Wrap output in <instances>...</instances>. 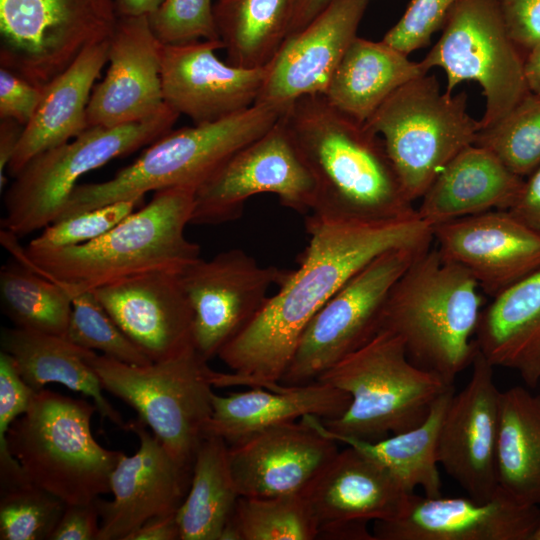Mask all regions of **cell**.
<instances>
[{
  "label": "cell",
  "mask_w": 540,
  "mask_h": 540,
  "mask_svg": "<svg viewBox=\"0 0 540 540\" xmlns=\"http://www.w3.org/2000/svg\"><path fill=\"white\" fill-rule=\"evenodd\" d=\"M180 530L176 513L156 516L132 532L126 540H177Z\"/></svg>",
  "instance_id": "49"
},
{
  "label": "cell",
  "mask_w": 540,
  "mask_h": 540,
  "mask_svg": "<svg viewBox=\"0 0 540 540\" xmlns=\"http://www.w3.org/2000/svg\"><path fill=\"white\" fill-rule=\"evenodd\" d=\"M37 391L19 375L12 358L0 353V490L28 482L12 455L7 434L12 423L24 414Z\"/></svg>",
  "instance_id": "43"
},
{
  "label": "cell",
  "mask_w": 540,
  "mask_h": 540,
  "mask_svg": "<svg viewBox=\"0 0 540 540\" xmlns=\"http://www.w3.org/2000/svg\"><path fill=\"white\" fill-rule=\"evenodd\" d=\"M1 351L13 360L22 379L35 391L49 383L62 384L94 401L97 411L118 427L128 431V423L103 395V387L90 364L93 350L83 348L66 337L19 327L3 328Z\"/></svg>",
  "instance_id": "30"
},
{
  "label": "cell",
  "mask_w": 540,
  "mask_h": 540,
  "mask_svg": "<svg viewBox=\"0 0 540 540\" xmlns=\"http://www.w3.org/2000/svg\"><path fill=\"white\" fill-rule=\"evenodd\" d=\"M369 0H332L302 30L287 37L267 64L255 103L286 110L296 100L324 95L357 31Z\"/></svg>",
  "instance_id": "20"
},
{
  "label": "cell",
  "mask_w": 540,
  "mask_h": 540,
  "mask_svg": "<svg viewBox=\"0 0 540 540\" xmlns=\"http://www.w3.org/2000/svg\"><path fill=\"white\" fill-rule=\"evenodd\" d=\"M351 397L339 388L319 380L270 390H249L212 396V414L206 435L223 438L228 445L264 429L293 422L307 415L322 420L341 416Z\"/></svg>",
  "instance_id": "26"
},
{
  "label": "cell",
  "mask_w": 540,
  "mask_h": 540,
  "mask_svg": "<svg viewBox=\"0 0 540 540\" xmlns=\"http://www.w3.org/2000/svg\"><path fill=\"white\" fill-rule=\"evenodd\" d=\"M213 8L212 0H163L147 16L163 45L218 40Z\"/></svg>",
  "instance_id": "42"
},
{
  "label": "cell",
  "mask_w": 540,
  "mask_h": 540,
  "mask_svg": "<svg viewBox=\"0 0 540 540\" xmlns=\"http://www.w3.org/2000/svg\"><path fill=\"white\" fill-rule=\"evenodd\" d=\"M195 190L173 187L152 199L103 236L79 245L32 249L1 229L2 245L13 258L60 285L71 297L150 272L180 274L200 259V247L188 240Z\"/></svg>",
  "instance_id": "2"
},
{
  "label": "cell",
  "mask_w": 540,
  "mask_h": 540,
  "mask_svg": "<svg viewBox=\"0 0 540 540\" xmlns=\"http://www.w3.org/2000/svg\"><path fill=\"white\" fill-rule=\"evenodd\" d=\"M513 42L530 51L540 44V0H499Z\"/></svg>",
  "instance_id": "46"
},
{
  "label": "cell",
  "mask_w": 540,
  "mask_h": 540,
  "mask_svg": "<svg viewBox=\"0 0 540 540\" xmlns=\"http://www.w3.org/2000/svg\"><path fill=\"white\" fill-rule=\"evenodd\" d=\"M508 211L540 234V166L524 180L520 193Z\"/></svg>",
  "instance_id": "48"
},
{
  "label": "cell",
  "mask_w": 540,
  "mask_h": 540,
  "mask_svg": "<svg viewBox=\"0 0 540 540\" xmlns=\"http://www.w3.org/2000/svg\"><path fill=\"white\" fill-rule=\"evenodd\" d=\"M530 540H540V522H539L537 528L535 529L533 535L531 536Z\"/></svg>",
  "instance_id": "55"
},
{
  "label": "cell",
  "mask_w": 540,
  "mask_h": 540,
  "mask_svg": "<svg viewBox=\"0 0 540 540\" xmlns=\"http://www.w3.org/2000/svg\"><path fill=\"white\" fill-rule=\"evenodd\" d=\"M331 1L293 0L286 38L307 26Z\"/></svg>",
  "instance_id": "51"
},
{
  "label": "cell",
  "mask_w": 540,
  "mask_h": 540,
  "mask_svg": "<svg viewBox=\"0 0 540 540\" xmlns=\"http://www.w3.org/2000/svg\"><path fill=\"white\" fill-rule=\"evenodd\" d=\"M427 249L388 250L347 281L304 328L280 384L315 381L370 341L381 329L383 310L394 284L414 258Z\"/></svg>",
  "instance_id": "13"
},
{
  "label": "cell",
  "mask_w": 540,
  "mask_h": 540,
  "mask_svg": "<svg viewBox=\"0 0 540 540\" xmlns=\"http://www.w3.org/2000/svg\"><path fill=\"white\" fill-rule=\"evenodd\" d=\"M454 386L445 390L434 402L426 419L409 430L377 441H364L327 432L321 418H301L329 438L352 446L385 467L409 492L422 488L424 495H441L438 460V439L446 410L454 395Z\"/></svg>",
  "instance_id": "32"
},
{
  "label": "cell",
  "mask_w": 540,
  "mask_h": 540,
  "mask_svg": "<svg viewBox=\"0 0 540 540\" xmlns=\"http://www.w3.org/2000/svg\"><path fill=\"white\" fill-rule=\"evenodd\" d=\"M338 451L337 441L300 419L229 445V463L240 496L271 497L303 492Z\"/></svg>",
  "instance_id": "23"
},
{
  "label": "cell",
  "mask_w": 540,
  "mask_h": 540,
  "mask_svg": "<svg viewBox=\"0 0 540 540\" xmlns=\"http://www.w3.org/2000/svg\"><path fill=\"white\" fill-rule=\"evenodd\" d=\"M437 249L496 297L540 270V234L508 210L487 211L433 227Z\"/></svg>",
  "instance_id": "21"
},
{
  "label": "cell",
  "mask_w": 540,
  "mask_h": 540,
  "mask_svg": "<svg viewBox=\"0 0 540 540\" xmlns=\"http://www.w3.org/2000/svg\"><path fill=\"white\" fill-rule=\"evenodd\" d=\"M283 113L255 103L215 122L170 130L113 178L77 185L55 221L110 203L143 199L149 191L196 190L237 151L271 129Z\"/></svg>",
  "instance_id": "5"
},
{
  "label": "cell",
  "mask_w": 540,
  "mask_h": 540,
  "mask_svg": "<svg viewBox=\"0 0 540 540\" xmlns=\"http://www.w3.org/2000/svg\"><path fill=\"white\" fill-rule=\"evenodd\" d=\"M194 348L146 365L96 352L90 364L104 390L126 402L183 467L192 469L212 414L213 370Z\"/></svg>",
  "instance_id": "8"
},
{
  "label": "cell",
  "mask_w": 540,
  "mask_h": 540,
  "mask_svg": "<svg viewBox=\"0 0 540 540\" xmlns=\"http://www.w3.org/2000/svg\"><path fill=\"white\" fill-rule=\"evenodd\" d=\"M316 380L351 397L346 411L322 420L333 435L377 441L421 424L436 399L450 386L416 366L399 336L387 329L347 355Z\"/></svg>",
  "instance_id": "7"
},
{
  "label": "cell",
  "mask_w": 540,
  "mask_h": 540,
  "mask_svg": "<svg viewBox=\"0 0 540 540\" xmlns=\"http://www.w3.org/2000/svg\"><path fill=\"white\" fill-rule=\"evenodd\" d=\"M109 40L86 49L49 82L30 121L24 126L7 171L15 177L35 156L85 131L87 107L95 80L108 61Z\"/></svg>",
  "instance_id": "28"
},
{
  "label": "cell",
  "mask_w": 540,
  "mask_h": 540,
  "mask_svg": "<svg viewBox=\"0 0 540 540\" xmlns=\"http://www.w3.org/2000/svg\"><path fill=\"white\" fill-rule=\"evenodd\" d=\"M293 0H217L214 18L226 61L266 66L286 39Z\"/></svg>",
  "instance_id": "35"
},
{
  "label": "cell",
  "mask_w": 540,
  "mask_h": 540,
  "mask_svg": "<svg viewBox=\"0 0 540 540\" xmlns=\"http://www.w3.org/2000/svg\"><path fill=\"white\" fill-rule=\"evenodd\" d=\"M66 506L31 482L0 490V539L49 540Z\"/></svg>",
  "instance_id": "39"
},
{
  "label": "cell",
  "mask_w": 540,
  "mask_h": 540,
  "mask_svg": "<svg viewBox=\"0 0 540 540\" xmlns=\"http://www.w3.org/2000/svg\"><path fill=\"white\" fill-rule=\"evenodd\" d=\"M475 342L494 367L540 382V270L513 284L483 309Z\"/></svg>",
  "instance_id": "29"
},
{
  "label": "cell",
  "mask_w": 540,
  "mask_h": 540,
  "mask_svg": "<svg viewBox=\"0 0 540 540\" xmlns=\"http://www.w3.org/2000/svg\"><path fill=\"white\" fill-rule=\"evenodd\" d=\"M303 493L319 534L322 528L343 522L393 520L414 492L376 460L346 445Z\"/></svg>",
  "instance_id": "25"
},
{
  "label": "cell",
  "mask_w": 540,
  "mask_h": 540,
  "mask_svg": "<svg viewBox=\"0 0 540 540\" xmlns=\"http://www.w3.org/2000/svg\"><path fill=\"white\" fill-rule=\"evenodd\" d=\"M496 456L498 486L540 506V396L522 386L501 392Z\"/></svg>",
  "instance_id": "33"
},
{
  "label": "cell",
  "mask_w": 540,
  "mask_h": 540,
  "mask_svg": "<svg viewBox=\"0 0 540 540\" xmlns=\"http://www.w3.org/2000/svg\"><path fill=\"white\" fill-rule=\"evenodd\" d=\"M308 245L257 316L218 353L232 370L214 371V387H280L298 340L316 312L380 254L431 247L433 227L414 214L391 219L306 218Z\"/></svg>",
  "instance_id": "1"
},
{
  "label": "cell",
  "mask_w": 540,
  "mask_h": 540,
  "mask_svg": "<svg viewBox=\"0 0 540 540\" xmlns=\"http://www.w3.org/2000/svg\"><path fill=\"white\" fill-rule=\"evenodd\" d=\"M39 87L14 72L0 69V118H10L26 126L43 95Z\"/></svg>",
  "instance_id": "45"
},
{
  "label": "cell",
  "mask_w": 540,
  "mask_h": 540,
  "mask_svg": "<svg viewBox=\"0 0 540 540\" xmlns=\"http://www.w3.org/2000/svg\"><path fill=\"white\" fill-rule=\"evenodd\" d=\"M441 37L420 61L425 72L441 68L452 94L463 81L482 87L485 110L481 129L505 117L529 93L524 60L511 39L499 0H459Z\"/></svg>",
  "instance_id": "11"
},
{
  "label": "cell",
  "mask_w": 540,
  "mask_h": 540,
  "mask_svg": "<svg viewBox=\"0 0 540 540\" xmlns=\"http://www.w3.org/2000/svg\"><path fill=\"white\" fill-rule=\"evenodd\" d=\"M539 522V506L498 487L485 501L413 493L399 517L372 532L376 540H530Z\"/></svg>",
  "instance_id": "17"
},
{
  "label": "cell",
  "mask_w": 540,
  "mask_h": 540,
  "mask_svg": "<svg viewBox=\"0 0 540 540\" xmlns=\"http://www.w3.org/2000/svg\"><path fill=\"white\" fill-rule=\"evenodd\" d=\"M0 299L3 313L16 327L66 337L72 297L14 258L1 267Z\"/></svg>",
  "instance_id": "36"
},
{
  "label": "cell",
  "mask_w": 540,
  "mask_h": 540,
  "mask_svg": "<svg viewBox=\"0 0 540 540\" xmlns=\"http://www.w3.org/2000/svg\"><path fill=\"white\" fill-rule=\"evenodd\" d=\"M139 439L131 456L120 457L110 478L112 500H95L100 515L98 540H126L147 520L174 514L185 499L192 469L180 465L140 421L128 422Z\"/></svg>",
  "instance_id": "18"
},
{
  "label": "cell",
  "mask_w": 540,
  "mask_h": 540,
  "mask_svg": "<svg viewBox=\"0 0 540 540\" xmlns=\"http://www.w3.org/2000/svg\"><path fill=\"white\" fill-rule=\"evenodd\" d=\"M262 193L276 195L284 207L300 213L311 212L315 204L313 176L282 117L195 190L190 224L217 225L237 220L245 202Z\"/></svg>",
  "instance_id": "14"
},
{
  "label": "cell",
  "mask_w": 540,
  "mask_h": 540,
  "mask_svg": "<svg viewBox=\"0 0 540 540\" xmlns=\"http://www.w3.org/2000/svg\"><path fill=\"white\" fill-rule=\"evenodd\" d=\"M96 410L88 401L42 389L7 434L26 478L67 505L92 503L110 493L111 474L123 454L94 439Z\"/></svg>",
  "instance_id": "6"
},
{
  "label": "cell",
  "mask_w": 540,
  "mask_h": 540,
  "mask_svg": "<svg viewBox=\"0 0 540 540\" xmlns=\"http://www.w3.org/2000/svg\"><path fill=\"white\" fill-rule=\"evenodd\" d=\"M162 47L147 15L118 18L109 39V68L88 103V128L146 120L164 108Z\"/></svg>",
  "instance_id": "22"
},
{
  "label": "cell",
  "mask_w": 540,
  "mask_h": 540,
  "mask_svg": "<svg viewBox=\"0 0 540 540\" xmlns=\"http://www.w3.org/2000/svg\"><path fill=\"white\" fill-rule=\"evenodd\" d=\"M118 18L114 0H0V65L44 88Z\"/></svg>",
  "instance_id": "12"
},
{
  "label": "cell",
  "mask_w": 540,
  "mask_h": 540,
  "mask_svg": "<svg viewBox=\"0 0 540 540\" xmlns=\"http://www.w3.org/2000/svg\"><path fill=\"white\" fill-rule=\"evenodd\" d=\"M218 40L163 45L161 80L164 102L195 125L221 120L253 106L267 65L242 68L222 61Z\"/></svg>",
  "instance_id": "19"
},
{
  "label": "cell",
  "mask_w": 540,
  "mask_h": 540,
  "mask_svg": "<svg viewBox=\"0 0 540 540\" xmlns=\"http://www.w3.org/2000/svg\"><path fill=\"white\" fill-rule=\"evenodd\" d=\"M179 116L166 104L146 120L89 127L74 139L35 156L4 193L1 229L19 237L53 223L83 175L151 144L172 130Z\"/></svg>",
  "instance_id": "10"
},
{
  "label": "cell",
  "mask_w": 540,
  "mask_h": 540,
  "mask_svg": "<svg viewBox=\"0 0 540 540\" xmlns=\"http://www.w3.org/2000/svg\"><path fill=\"white\" fill-rule=\"evenodd\" d=\"M66 338L83 348L98 350L103 355L125 363H152L111 318L94 290L72 296Z\"/></svg>",
  "instance_id": "40"
},
{
  "label": "cell",
  "mask_w": 540,
  "mask_h": 540,
  "mask_svg": "<svg viewBox=\"0 0 540 540\" xmlns=\"http://www.w3.org/2000/svg\"><path fill=\"white\" fill-rule=\"evenodd\" d=\"M318 526L303 492L239 496L220 540H314Z\"/></svg>",
  "instance_id": "37"
},
{
  "label": "cell",
  "mask_w": 540,
  "mask_h": 540,
  "mask_svg": "<svg viewBox=\"0 0 540 540\" xmlns=\"http://www.w3.org/2000/svg\"><path fill=\"white\" fill-rule=\"evenodd\" d=\"M474 144L521 178L530 175L540 166V97L527 93L500 121L481 129Z\"/></svg>",
  "instance_id": "38"
},
{
  "label": "cell",
  "mask_w": 540,
  "mask_h": 540,
  "mask_svg": "<svg viewBox=\"0 0 540 540\" xmlns=\"http://www.w3.org/2000/svg\"><path fill=\"white\" fill-rule=\"evenodd\" d=\"M289 270L261 266L242 249L201 258L180 274L181 286L190 303L192 344L206 360L238 335L262 310L269 290L280 285Z\"/></svg>",
  "instance_id": "15"
},
{
  "label": "cell",
  "mask_w": 540,
  "mask_h": 540,
  "mask_svg": "<svg viewBox=\"0 0 540 540\" xmlns=\"http://www.w3.org/2000/svg\"><path fill=\"white\" fill-rule=\"evenodd\" d=\"M459 0H411L399 21L384 35L383 41L409 55L426 47Z\"/></svg>",
  "instance_id": "44"
},
{
  "label": "cell",
  "mask_w": 540,
  "mask_h": 540,
  "mask_svg": "<svg viewBox=\"0 0 540 540\" xmlns=\"http://www.w3.org/2000/svg\"><path fill=\"white\" fill-rule=\"evenodd\" d=\"M239 496L228 443L206 435L195 455L188 493L176 512L180 540H220Z\"/></svg>",
  "instance_id": "34"
},
{
  "label": "cell",
  "mask_w": 540,
  "mask_h": 540,
  "mask_svg": "<svg viewBox=\"0 0 540 540\" xmlns=\"http://www.w3.org/2000/svg\"><path fill=\"white\" fill-rule=\"evenodd\" d=\"M523 183L491 151L473 144L446 164L416 210L432 227L493 208L508 210Z\"/></svg>",
  "instance_id": "27"
},
{
  "label": "cell",
  "mask_w": 540,
  "mask_h": 540,
  "mask_svg": "<svg viewBox=\"0 0 540 540\" xmlns=\"http://www.w3.org/2000/svg\"><path fill=\"white\" fill-rule=\"evenodd\" d=\"M282 118L315 182L310 214L378 220L416 213L383 140L364 123L323 95L296 100Z\"/></svg>",
  "instance_id": "3"
},
{
  "label": "cell",
  "mask_w": 540,
  "mask_h": 540,
  "mask_svg": "<svg viewBox=\"0 0 540 540\" xmlns=\"http://www.w3.org/2000/svg\"><path fill=\"white\" fill-rule=\"evenodd\" d=\"M480 291L466 269L430 247L391 289L381 329L401 338L416 366L453 384L478 352L472 337L483 311Z\"/></svg>",
  "instance_id": "4"
},
{
  "label": "cell",
  "mask_w": 540,
  "mask_h": 540,
  "mask_svg": "<svg viewBox=\"0 0 540 540\" xmlns=\"http://www.w3.org/2000/svg\"><path fill=\"white\" fill-rule=\"evenodd\" d=\"M24 126L17 121L4 118L0 123V190L3 191L7 184L5 170L15 153Z\"/></svg>",
  "instance_id": "50"
},
{
  "label": "cell",
  "mask_w": 540,
  "mask_h": 540,
  "mask_svg": "<svg viewBox=\"0 0 540 540\" xmlns=\"http://www.w3.org/2000/svg\"><path fill=\"white\" fill-rule=\"evenodd\" d=\"M163 0H114L118 17L149 15Z\"/></svg>",
  "instance_id": "53"
},
{
  "label": "cell",
  "mask_w": 540,
  "mask_h": 540,
  "mask_svg": "<svg viewBox=\"0 0 540 540\" xmlns=\"http://www.w3.org/2000/svg\"><path fill=\"white\" fill-rule=\"evenodd\" d=\"M368 522L352 521L333 524L319 531L318 539L333 540H376L367 528Z\"/></svg>",
  "instance_id": "52"
},
{
  "label": "cell",
  "mask_w": 540,
  "mask_h": 540,
  "mask_svg": "<svg viewBox=\"0 0 540 540\" xmlns=\"http://www.w3.org/2000/svg\"><path fill=\"white\" fill-rule=\"evenodd\" d=\"M427 74L420 62L381 41L356 37L323 95L337 110L366 123L397 89Z\"/></svg>",
  "instance_id": "31"
},
{
  "label": "cell",
  "mask_w": 540,
  "mask_h": 540,
  "mask_svg": "<svg viewBox=\"0 0 540 540\" xmlns=\"http://www.w3.org/2000/svg\"><path fill=\"white\" fill-rule=\"evenodd\" d=\"M99 520L95 501L67 505L49 540H98Z\"/></svg>",
  "instance_id": "47"
},
{
  "label": "cell",
  "mask_w": 540,
  "mask_h": 540,
  "mask_svg": "<svg viewBox=\"0 0 540 540\" xmlns=\"http://www.w3.org/2000/svg\"><path fill=\"white\" fill-rule=\"evenodd\" d=\"M94 292L119 328L152 362L193 345V313L179 274L145 273Z\"/></svg>",
  "instance_id": "24"
},
{
  "label": "cell",
  "mask_w": 540,
  "mask_h": 540,
  "mask_svg": "<svg viewBox=\"0 0 540 540\" xmlns=\"http://www.w3.org/2000/svg\"><path fill=\"white\" fill-rule=\"evenodd\" d=\"M466 386L444 415L438 439V460L468 496L485 501L498 489L497 441L501 392L494 366L479 351Z\"/></svg>",
  "instance_id": "16"
},
{
  "label": "cell",
  "mask_w": 540,
  "mask_h": 540,
  "mask_svg": "<svg viewBox=\"0 0 540 540\" xmlns=\"http://www.w3.org/2000/svg\"><path fill=\"white\" fill-rule=\"evenodd\" d=\"M143 199L123 200L54 221L27 245L32 249H55L93 241L132 214Z\"/></svg>",
  "instance_id": "41"
},
{
  "label": "cell",
  "mask_w": 540,
  "mask_h": 540,
  "mask_svg": "<svg viewBox=\"0 0 540 540\" xmlns=\"http://www.w3.org/2000/svg\"><path fill=\"white\" fill-rule=\"evenodd\" d=\"M364 124L383 140L412 203L481 130L467 111V94L441 92L436 77L427 74L397 89Z\"/></svg>",
  "instance_id": "9"
},
{
  "label": "cell",
  "mask_w": 540,
  "mask_h": 540,
  "mask_svg": "<svg viewBox=\"0 0 540 540\" xmlns=\"http://www.w3.org/2000/svg\"><path fill=\"white\" fill-rule=\"evenodd\" d=\"M524 69L529 91L540 97V44L528 51Z\"/></svg>",
  "instance_id": "54"
}]
</instances>
